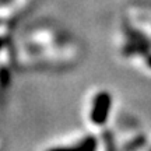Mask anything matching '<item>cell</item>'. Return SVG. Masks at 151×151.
Returning <instances> with one entry per match:
<instances>
[{
	"instance_id": "cell-2",
	"label": "cell",
	"mask_w": 151,
	"mask_h": 151,
	"mask_svg": "<svg viewBox=\"0 0 151 151\" xmlns=\"http://www.w3.org/2000/svg\"><path fill=\"white\" fill-rule=\"evenodd\" d=\"M97 148V141L94 137H87L86 140H83L77 147H59V148H50L48 151H95Z\"/></svg>"
},
{
	"instance_id": "cell-1",
	"label": "cell",
	"mask_w": 151,
	"mask_h": 151,
	"mask_svg": "<svg viewBox=\"0 0 151 151\" xmlns=\"http://www.w3.org/2000/svg\"><path fill=\"white\" fill-rule=\"evenodd\" d=\"M109 108H111V97L106 92H101L95 98V102H94V106H92V113H91L92 122H95L97 124L104 123L106 116H108Z\"/></svg>"
}]
</instances>
